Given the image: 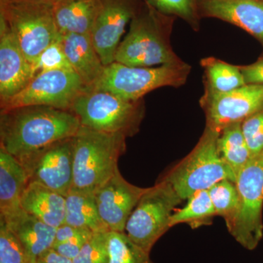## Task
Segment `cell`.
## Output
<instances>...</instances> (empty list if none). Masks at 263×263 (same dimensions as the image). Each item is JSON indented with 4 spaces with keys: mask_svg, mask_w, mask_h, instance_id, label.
<instances>
[{
    "mask_svg": "<svg viewBox=\"0 0 263 263\" xmlns=\"http://www.w3.org/2000/svg\"><path fill=\"white\" fill-rule=\"evenodd\" d=\"M0 15L6 20L26 58L32 65L42 52L60 38L53 5L49 3L34 0H0Z\"/></svg>",
    "mask_w": 263,
    "mask_h": 263,
    "instance_id": "obj_6",
    "label": "cell"
},
{
    "mask_svg": "<svg viewBox=\"0 0 263 263\" xmlns=\"http://www.w3.org/2000/svg\"><path fill=\"white\" fill-rule=\"evenodd\" d=\"M65 195L37 183H29L21 200L24 212L53 228L65 224Z\"/></svg>",
    "mask_w": 263,
    "mask_h": 263,
    "instance_id": "obj_20",
    "label": "cell"
},
{
    "mask_svg": "<svg viewBox=\"0 0 263 263\" xmlns=\"http://www.w3.org/2000/svg\"><path fill=\"white\" fill-rule=\"evenodd\" d=\"M70 110L81 126L127 138L138 132L144 116L143 100H126L109 91L87 87L76 99Z\"/></svg>",
    "mask_w": 263,
    "mask_h": 263,
    "instance_id": "obj_5",
    "label": "cell"
},
{
    "mask_svg": "<svg viewBox=\"0 0 263 263\" xmlns=\"http://www.w3.org/2000/svg\"><path fill=\"white\" fill-rule=\"evenodd\" d=\"M65 199V224L92 233L109 231L99 214L94 194L70 190Z\"/></svg>",
    "mask_w": 263,
    "mask_h": 263,
    "instance_id": "obj_22",
    "label": "cell"
},
{
    "mask_svg": "<svg viewBox=\"0 0 263 263\" xmlns=\"http://www.w3.org/2000/svg\"><path fill=\"white\" fill-rule=\"evenodd\" d=\"M182 200L164 179L147 188L126 223L124 233L150 253L154 245L170 229L175 208Z\"/></svg>",
    "mask_w": 263,
    "mask_h": 263,
    "instance_id": "obj_8",
    "label": "cell"
},
{
    "mask_svg": "<svg viewBox=\"0 0 263 263\" xmlns=\"http://www.w3.org/2000/svg\"><path fill=\"white\" fill-rule=\"evenodd\" d=\"M185 206L174 212L171 216V227L186 223L193 228L209 224L215 210L208 190H200L189 197Z\"/></svg>",
    "mask_w": 263,
    "mask_h": 263,
    "instance_id": "obj_25",
    "label": "cell"
},
{
    "mask_svg": "<svg viewBox=\"0 0 263 263\" xmlns=\"http://www.w3.org/2000/svg\"><path fill=\"white\" fill-rule=\"evenodd\" d=\"M23 246L32 263L54 243L56 228L48 226L23 210L8 219H1Z\"/></svg>",
    "mask_w": 263,
    "mask_h": 263,
    "instance_id": "obj_18",
    "label": "cell"
},
{
    "mask_svg": "<svg viewBox=\"0 0 263 263\" xmlns=\"http://www.w3.org/2000/svg\"><path fill=\"white\" fill-rule=\"evenodd\" d=\"M34 1L43 2V3H49L53 5L57 4V3H60V2L64 1V0H34Z\"/></svg>",
    "mask_w": 263,
    "mask_h": 263,
    "instance_id": "obj_37",
    "label": "cell"
},
{
    "mask_svg": "<svg viewBox=\"0 0 263 263\" xmlns=\"http://www.w3.org/2000/svg\"><path fill=\"white\" fill-rule=\"evenodd\" d=\"M86 87L84 81L74 70L40 72L20 92L0 103V110L6 111L32 105H46L70 110L76 99Z\"/></svg>",
    "mask_w": 263,
    "mask_h": 263,
    "instance_id": "obj_10",
    "label": "cell"
},
{
    "mask_svg": "<svg viewBox=\"0 0 263 263\" xmlns=\"http://www.w3.org/2000/svg\"><path fill=\"white\" fill-rule=\"evenodd\" d=\"M168 17L144 0L129 22V32L118 47L114 62L140 67L182 62L170 45Z\"/></svg>",
    "mask_w": 263,
    "mask_h": 263,
    "instance_id": "obj_2",
    "label": "cell"
},
{
    "mask_svg": "<svg viewBox=\"0 0 263 263\" xmlns=\"http://www.w3.org/2000/svg\"><path fill=\"white\" fill-rule=\"evenodd\" d=\"M93 233L92 232L86 230L67 241L53 245L52 249L64 257L73 260Z\"/></svg>",
    "mask_w": 263,
    "mask_h": 263,
    "instance_id": "obj_33",
    "label": "cell"
},
{
    "mask_svg": "<svg viewBox=\"0 0 263 263\" xmlns=\"http://www.w3.org/2000/svg\"><path fill=\"white\" fill-rule=\"evenodd\" d=\"M146 189L128 182L118 170L95 192L99 214L109 231L124 233L126 223Z\"/></svg>",
    "mask_w": 263,
    "mask_h": 263,
    "instance_id": "obj_14",
    "label": "cell"
},
{
    "mask_svg": "<svg viewBox=\"0 0 263 263\" xmlns=\"http://www.w3.org/2000/svg\"><path fill=\"white\" fill-rule=\"evenodd\" d=\"M86 230L71 226L70 224H65H65H62L61 226L57 228L53 245L67 241V240L73 238L76 235L81 234V233L86 231Z\"/></svg>",
    "mask_w": 263,
    "mask_h": 263,
    "instance_id": "obj_35",
    "label": "cell"
},
{
    "mask_svg": "<svg viewBox=\"0 0 263 263\" xmlns=\"http://www.w3.org/2000/svg\"><path fill=\"white\" fill-rule=\"evenodd\" d=\"M157 11L165 15H176L197 27L198 24L197 0H145Z\"/></svg>",
    "mask_w": 263,
    "mask_h": 263,
    "instance_id": "obj_28",
    "label": "cell"
},
{
    "mask_svg": "<svg viewBox=\"0 0 263 263\" xmlns=\"http://www.w3.org/2000/svg\"><path fill=\"white\" fill-rule=\"evenodd\" d=\"M199 3L204 15L240 27L263 45V0H200Z\"/></svg>",
    "mask_w": 263,
    "mask_h": 263,
    "instance_id": "obj_16",
    "label": "cell"
},
{
    "mask_svg": "<svg viewBox=\"0 0 263 263\" xmlns=\"http://www.w3.org/2000/svg\"><path fill=\"white\" fill-rule=\"evenodd\" d=\"M239 67L246 84L263 85V59L252 65Z\"/></svg>",
    "mask_w": 263,
    "mask_h": 263,
    "instance_id": "obj_34",
    "label": "cell"
},
{
    "mask_svg": "<svg viewBox=\"0 0 263 263\" xmlns=\"http://www.w3.org/2000/svg\"><path fill=\"white\" fill-rule=\"evenodd\" d=\"M201 65L205 69L208 91L221 94L246 85L239 66L232 65L213 57L202 60Z\"/></svg>",
    "mask_w": 263,
    "mask_h": 263,
    "instance_id": "obj_24",
    "label": "cell"
},
{
    "mask_svg": "<svg viewBox=\"0 0 263 263\" xmlns=\"http://www.w3.org/2000/svg\"><path fill=\"white\" fill-rule=\"evenodd\" d=\"M107 233L97 232L86 241L73 263H108Z\"/></svg>",
    "mask_w": 263,
    "mask_h": 263,
    "instance_id": "obj_30",
    "label": "cell"
},
{
    "mask_svg": "<svg viewBox=\"0 0 263 263\" xmlns=\"http://www.w3.org/2000/svg\"><path fill=\"white\" fill-rule=\"evenodd\" d=\"M34 75L56 70H72L60 43V38L42 52L34 62Z\"/></svg>",
    "mask_w": 263,
    "mask_h": 263,
    "instance_id": "obj_31",
    "label": "cell"
},
{
    "mask_svg": "<svg viewBox=\"0 0 263 263\" xmlns=\"http://www.w3.org/2000/svg\"><path fill=\"white\" fill-rule=\"evenodd\" d=\"M143 3L141 0H100V8L90 35L104 65L115 61L116 52L126 27Z\"/></svg>",
    "mask_w": 263,
    "mask_h": 263,
    "instance_id": "obj_13",
    "label": "cell"
},
{
    "mask_svg": "<svg viewBox=\"0 0 263 263\" xmlns=\"http://www.w3.org/2000/svg\"><path fill=\"white\" fill-rule=\"evenodd\" d=\"M218 150L221 159L238 174L252 156L242 130V122L230 124L218 138Z\"/></svg>",
    "mask_w": 263,
    "mask_h": 263,
    "instance_id": "obj_23",
    "label": "cell"
},
{
    "mask_svg": "<svg viewBox=\"0 0 263 263\" xmlns=\"http://www.w3.org/2000/svg\"><path fill=\"white\" fill-rule=\"evenodd\" d=\"M127 137L81 126L75 136L73 174L70 190L95 193L119 170Z\"/></svg>",
    "mask_w": 263,
    "mask_h": 263,
    "instance_id": "obj_3",
    "label": "cell"
},
{
    "mask_svg": "<svg viewBox=\"0 0 263 263\" xmlns=\"http://www.w3.org/2000/svg\"><path fill=\"white\" fill-rule=\"evenodd\" d=\"M100 8V0H64L53 5L60 35L91 34Z\"/></svg>",
    "mask_w": 263,
    "mask_h": 263,
    "instance_id": "obj_21",
    "label": "cell"
},
{
    "mask_svg": "<svg viewBox=\"0 0 263 263\" xmlns=\"http://www.w3.org/2000/svg\"><path fill=\"white\" fill-rule=\"evenodd\" d=\"M201 105L207 127L221 133L230 124L243 122L263 109V85L246 84L221 94L205 91Z\"/></svg>",
    "mask_w": 263,
    "mask_h": 263,
    "instance_id": "obj_12",
    "label": "cell"
},
{
    "mask_svg": "<svg viewBox=\"0 0 263 263\" xmlns=\"http://www.w3.org/2000/svg\"><path fill=\"white\" fill-rule=\"evenodd\" d=\"M0 263H32L23 246L0 220Z\"/></svg>",
    "mask_w": 263,
    "mask_h": 263,
    "instance_id": "obj_29",
    "label": "cell"
},
{
    "mask_svg": "<svg viewBox=\"0 0 263 263\" xmlns=\"http://www.w3.org/2000/svg\"><path fill=\"white\" fill-rule=\"evenodd\" d=\"M238 210L230 233L243 248L254 250L263 237V151L237 174Z\"/></svg>",
    "mask_w": 263,
    "mask_h": 263,
    "instance_id": "obj_9",
    "label": "cell"
},
{
    "mask_svg": "<svg viewBox=\"0 0 263 263\" xmlns=\"http://www.w3.org/2000/svg\"><path fill=\"white\" fill-rule=\"evenodd\" d=\"M107 247L108 263H155L150 253L133 243L124 233L108 231Z\"/></svg>",
    "mask_w": 263,
    "mask_h": 263,
    "instance_id": "obj_26",
    "label": "cell"
},
{
    "mask_svg": "<svg viewBox=\"0 0 263 263\" xmlns=\"http://www.w3.org/2000/svg\"><path fill=\"white\" fill-rule=\"evenodd\" d=\"M219 135L206 127L195 148L164 178L181 200L200 190H209L222 180L236 181L237 175L219 155Z\"/></svg>",
    "mask_w": 263,
    "mask_h": 263,
    "instance_id": "obj_4",
    "label": "cell"
},
{
    "mask_svg": "<svg viewBox=\"0 0 263 263\" xmlns=\"http://www.w3.org/2000/svg\"><path fill=\"white\" fill-rule=\"evenodd\" d=\"M34 76L33 65L26 58L6 20L0 15V103L20 92Z\"/></svg>",
    "mask_w": 263,
    "mask_h": 263,
    "instance_id": "obj_15",
    "label": "cell"
},
{
    "mask_svg": "<svg viewBox=\"0 0 263 263\" xmlns=\"http://www.w3.org/2000/svg\"><path fill=\"white\" fill-rule=\"evenodd\" d=\"M75 137L53 143L20 161L29 183H37L66 195L72 187Z\"/></svg>",
    "mask_w": 263,
    "mask_h": 263,
    "instance_id": "obj_11",
    "label": "cell"
},
{
    "mask_svg": "<svg viewBox=\"0 0 263 263\" xmlns=\"http://www.w3.org/2000/svg\"><path fill=\"white\" fill-rule=\"evenodd\" d=\"M28 183L23 166L0 148V219H9L23 210L21 200Z\"/></svg>",
    "mask_w": 263,
    "mask_h": 263,
    "instance_id": "obj_19",
    "label": "cell"
},
{
    "mask_svg": "<svg viewBox=\"0 0 263 263\" xmlns=\"http://www.w3.org/2000/svg\"><path fill=\"white\" fill-rule=\"evenodd\" d=\"M36 263H73V262L72 259L64 257L56 252L54 249H51L41 255Z\"/></svg>",
    "mask_w": 263,
    "mask_h": 263,
    "instance_id": "obj_36",
    "label": "cell"
},
{
    "mask_svg": "<svg viewBox=\"0 0 263 263\" xmlns=\"http://www.w3.org/2000/svg\"><path fill=\"white\" fill-rule=\"evenodd\" d=\"M242 130L252 157L263 151V109L242 122Z\"/></svg>",
    "mask_w": 263,
    "mask_h": 263,
    "instance_id": "obj_32",
    "label": "cell"
},
{
    "mask_svg": "<svg viewBox=\"0 0 263 263\" xmlns=\"http://www.w3.org/2000/svg\"><path fill=\"white\" fill-rule=\"evenodd\" d=\"M191 67L184 62L159 67H130L114 62L90 89L109 91L126 100H142L148 93L164 86L184 84Z\"/></svg>",
    "mask_w": 263,
    "mask_h": 263,
    "instance_id": "obj_7",
    "label": "cell"
},
{
    "mask_svg": "<svg viewBox=\"0 0 263 263\" xmlns=\"http://www.w3.org/2000/svg\"><path fill=\"white\" fill-rule=\"evenodd\" d=\"M81 127L73 112L32 105L0 111V148L18 162L61 140L75 137Z\"/></svg>",
    "mask_w": 263,
    "mask_h": 263,
    "instance_id": "obj_1",
    "label": "cell"
},
{
    "mask_svg": "<svg viewBox=\"0 0 263 263\" xmlns=\"http://www.w3.org/2000/svg\"><path fill=\"white\" fill-rule=\"evenodd\" d=\"M66 57L72 70L80 76L86 87L92 86L103 74L105 66L90 34H65L60 36Z\"/></svg>",
    "mask_w": 263,
    "mask_h": 263,
    "instance_id": "obj_17",
    "label": "cell"
},
{
    "mask_svg": "<svg viewBox=\"0 0 263 263\" xmlns=\"http://www.w3.org/2000/svg\"><path fill=\"white\" fill-rule=\"evenodd\" d=\"M208 191L216 215L224 219L230 231L234 224L238 210V194L235 183L230 180H222Z\"/></svg>",
    "mask_w": 263,
    "mask_h": 263,
    "instance_id": "obj_27",
    "label": "cell"
}]
</instances>
